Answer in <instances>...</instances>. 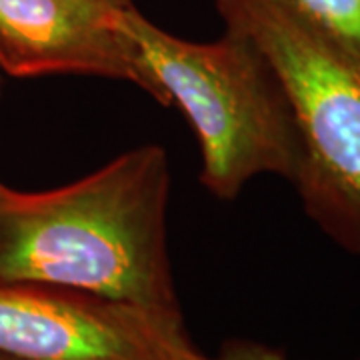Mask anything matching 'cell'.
Returning a JSON list of instances; mask_svg holds the SVG:
<instances>
[{
  "label": "cell",
  "instance_id": "6da1fadb",
  "mask_svg": "<svg viewBox=\"0 0 360 360\" xmlns=\"http://www.w3.org/2000/svg\"><path fill=\"white\" fill-rule=\"evenodd\" d=\"M168 156L158 144L130 148L52 191L0 182V281L182 316L168 258Z\"/></svg>",
  "mask_w": 360,
  "mask_h": 360
},
{
  "label": "cell",
  "instance_id": "30bf717a",
  "mask_svg": "<svg viewBox=\"0 0 360 360\" xmlns=\"http://www.w3.org/2000/svg\"><path fill=\"white\" fill-rule=\"evenodd\" d=\"M0 360H13V359H6V356H0Z\"/></svg>",
  "mask_w": 360,
  "mask_h": 360
},
{
  "label": "cell",
  "instance_id": "8992f818",
  "mask_svg": "<svg viewBox=\"0 0 360 360\" xmlns=\"http://www.w3.org/2000/svg\"><path fill=\"white\" fill-rule=\"evenodd\" d=\"M321 34L360 60V0H286Z\"/></svg>",
  "mask_w": 360,
  "mask_h": 360
},
{
  "label": "cell",
  "instance_id": "9c48e42d",
  "mask_svg": "<svg viewBox=\"0 0 360 360\" xmlns=\"http://www.w3.org/2000/svg\"><path fill=\"white\" fill-rule=\"evenodd\" d=\"M2 90H4V84H2V78H0V101H2Z\"/></svg>",
  "mask_w": 360,
  "mask_h": 360
},
{
  "label": "cell",
  "instance_id": "ba28073f",
  "mask_svg": "<svg viewBox=\"0 0 360 360\" xmlns=\"http://www.w3.org/2000/svg\"><path fill=\"white\" fill-rule=\"evenodd\" d=\"M104 2L112 4V6H116V8H130V6H132V2H130V0H104Z\"/></svg>",
  "mask_w": 360,
  "mask_h": 360
},
{
  "label": "cell",
  "instance_id": "5b68a950",
  "mask_svg": "<svg viewBox=\"0 0 360 360\" xmlns=\"http://www.w3.org/2000/svg\"><path fill=\"white\" fill-rule=\"evenodd\" d=\"M124 11L104 0H0V70L122 80L168 106L124 28Z\"/></svg>",
  "mask_w": 360,
  "mask_h": 360
},
{
  "label": "cell",
  "instance_id": "3957f363",
  "mask_svg": "<svg viewBox=\"0 0 360 360\" xmlns=\"http://www.w3.org/2000/svg\"><path fill=\"white\" fill-rule=\"evenodd\" d=\"M224 26L266 56L302 144L292 184L304 212L360 257V60L310 26L286 0H217Z\"/></svg>",
  "mask_w": 360,
  "mask_h": 360
},
{
  "label": "cell",
  "instance_id": "52a82bcc",
  "mask_svg": "<svg viewBox=\"0 0 360 360\" xmlns=\"http://www.w3.org/2000/svg\"><path fill=\"white\" fill-rule=\"evenodd\" d=\"M208 360H288L283 352L274 348L250 342V340H231L220 348L219 356Z\"/></svg>",
  "mask_w": 360,
  "mask_h": 360
},
{
  "label": "cell",
  "instance_id": "277c9868",
  "mask_svg": "<svg viewBox=\"0 0 360 360\" xmlns=\"http://www.w3.org/2000/svg\"><path fill=\"white\" fill-rule=\"evenodd\" d=\"M0 356L13 360H208L182 316L37 283L0 281Z\"/></svg>",
  "mask_w": 360,
  "mask_h": 360
},
{
  "label": "cell",
  "instance_id": "7a4b0ae2",
  "mask_svg": "<svg viewBox=\"0 0 360 360\" xmlns=\"http://www.w3.org/2000/svg\"><path fill=\"white\" fill-rule=\"evenodd\" d=\"M124 28L168 106L176 104L188 118L208 193L232 200L258 174L295 184L302 167L295 115L252 40L231 28L214 42L176 39L134 6L124 11Z\"/></svg>",
  "mask_w": 360,
  "mask_h": 360
}]
</instances>
